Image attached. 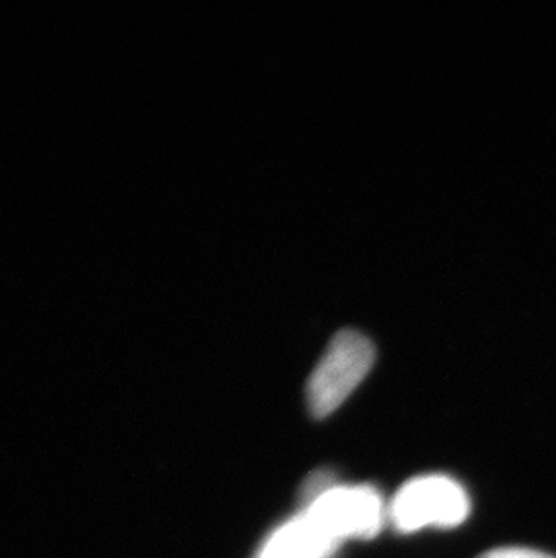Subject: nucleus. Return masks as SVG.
<instances>
[{
	"label": "nucleus",
	"mask_w": 556,
	"mask_h": 558,
	"mask_svg": "<svg viewBox=\"0 0 556 558\" xmlns=\"http://www.w3.org/2000/svg\"><path fill=\"white\" fill-rule=\"evenodd\" d=\"M315 515L338 535L374 537L382 526V502L368 488L329 490L316 500Z\"/></svg>",
	"instance_id": "7ed1b4c3"
},
{
	"label": "nucleus",
	"mask_w": 556,
	"mask_h": 558,
	"mask_svg": "<svg viewBox=\"0 0 556 558\" xmlns=\"http://www.w3.org/2000/svg\"><path fill=\"white\" fill-rule=\"evenodd\" d=\"M470 513V499L459 483L445 475L418 477L394 497L390 519L401 533L423 526L454 527Z\"/></svg>",
	"instance_id": "f03ea898"
},
{
	"label": "nucleus",
	"mask_w": 556,
	"mask_h": 558,
	"mask_svg": "<svg viewBox=\"0 0 556 558\" xmlns=\"http://www.w3.org/2000/svg\"><path fill=\"white\" fill-rule=\"evenodd\" d=\"M376 362L371 338L354 329H343L333 337L307 381V405L316 420L333 412L362 384Z\"/></svg>",
	"instance_id": "f257e3e1"
},
{
	"label": "nucleus",
	"mask_w": 556,
	"mask_h": 558,
	"mask_svg": "<svg viewBox=\"0 0 556 558\" xmlns=\"http://www.w3.org/2000/svg\"><path fill=\"white\" fill-rule=\"evenodd\" d=\"M479 558H555L553 555L536 551L530 548H499L492 549L488 554L481 555Z\"/></svg>",
	"instance_id": "20e7f679"
}]
</instances>
